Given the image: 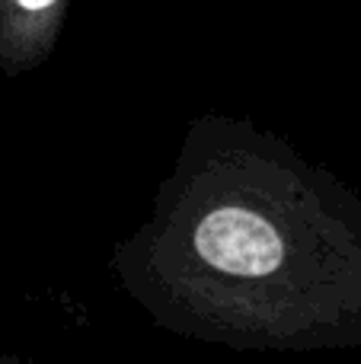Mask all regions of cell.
<instances>
[{
    "label": "cell",
    "mask_w": 361,
    "mask_h": 364,
    "mask_svg": "<svg viewBox=\"0 0 361 364\" xmlns=\"http://www.w3.org/2000/svg\"><path fill=\"white\" fill-rule=\"evenodd\" d=\"M70 0H0V74L26 77L55 55Z\"/></svg>",
    "instance_id": "2"
},
{
    "label": "cell",
    "mask_w": 361,
    "mask_h": 364,
    "mask_svg": "<svg viewBox=\"0 0 361 364\" xmlns=\"http://www.w3.org/2000/svg\"><path fill=\"white\" fill-rule=\"evenodd\" d=\"M0 364H36V361L23 358V355H13V352H0Z\"/></svg>",
    "instance_id": "3"
},
{
    "label": "cell",
    "mask_w": 361,
    "mask_h": 364,
    "mask_svg": "<svg viewBox=\"0 0 361 364\" xmlns=\"http://www.w3.org/2000/svg\"><path fill=\"white\" fill-rule=\"evenodd\" d=\"M109 269L163 333L230 352L361 348V198L240 115L189 122Z\"/></svg>",
    "instance_id": "1"
}]
</instances>
